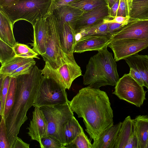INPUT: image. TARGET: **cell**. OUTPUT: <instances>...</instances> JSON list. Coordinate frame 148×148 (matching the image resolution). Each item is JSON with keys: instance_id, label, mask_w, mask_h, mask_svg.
I'll use <instances>...</instances> for the list:
<instances>
[{"instance_id": "5bb4252c", "label": "cell", "mask_w": 148, "mask_h": 148, "mask_svg": "<svg viewBox=\"0 0 148 148\" xmlns=\"http://www.w3.org/2000/svg\"><path fill=\"white\" fill-rule=\"evenodd\" d=\"M111 40L110 36L105 35H92L83 37L76 43L74 53L98 51L108 45Z\"/></svg>"}, {"instance_id": "74e56055", "label": "cell", "mask_w": 148, "mask_h": 148, "mask_svg": "<svg viewBox=\"0 0 148 148\" xmlns=\"http://www.w3.org/2000/svg\"><path fill=\"white\" fill-rule=\"evenodd\" d=\"M129 74L139 84L143 86H145L144 83L140 74L134 69L130 68Z\"/></svg>"}, {"instance_id": "8992f818", "label": "cell", "mask_w": 148, "mask_h": 148, "mask_svg": "<svg viewBox=\"0 0 148 148\" xmlns=\"http://www.w3.org/2000/svg\"><path fill=\"white\" fill-rule=\"evenodd\" d=\"M48 124L47 136H52L64 145L63 127L64 124L74 116L68 103L40 107Z\"/></svg>"}, {"instance_id": "44dd1931", "label": "cell", "mask_w": 148, "mask_h": 148, "mask_svg": "<svg viewBox=\"0 0 148 148\" xmlns=\"http://www.w3.org/2000/svg\"><path fill=\"white\" fill-rule=\"evenodd\" d=\"M14 25L9 18L0 10V39L12 47L17 43L13 34Z\"/></svg>"}, {"instance_id": "d6986e66", "label": "cell", "mask_w": 148, "mask_h": 148, "mask_svg": "<svg viewBox=\"0 0 148 148\" xmlns=\"http://www.w3.org/2000/svg\"><path fill=\"white\" fill-rule=\"evenodd\" d=\"M125 60L130 68L134 69L140 74L144 83V86L148 90V55L136 54Z\"/></svg>"}, {"instance_id": "8d00e7d4", "label": "cell", "mask_w": 148, "mask_h": 148, "mask_svg": "<svg viewBox=\"0 0 148 148\" xmlns=\"http://www.w3.org/2000/svg\"><path fill=\"white\" fill-rule=\"evenodd\" d=\"M107 23L108 24V34L111 38V36L113 34L127 23H119L115 22H110Z\"/></svg>"}, {"instance_id": "7402d4cb", "label": "cell", "mask_w": 148, "mask_h": 148, "mask_svg": "<svg viewBox=\"0 0 148 148\" xmlns=\"http://www.w3.org/2000/svg\"><path fill=\"white\" fill-rule=\"evenodd\" d=\"M136 129L139 148H146L148 140V116L139 115L133 119Z\"/></svg>"}, {"instance_id": "9c48e42d", "label": "cell", "mask_w": 148, "mask_h": 148, "mask_svg": "<svg viewBox=\"0 0 148 148\" xmlns=\"http://www.w3.org/2000/svg\"><path fill=\"white\" fill-rule=\"evenodd\" d=\"M41 71L43 75L53 79L66 89L69 90L74 80L82 75L81 68L75 60L65 63L57 69L45 62Z\"/></svg>"}, {"instance_id": "ba28073f", "label": "cell", "mask_w": 148, "mask_h": 148, "mask_svg": "<svg viewBox=\"0 0 148 148\" xmlns=\"http://www.w3.org/2000/svg\"><path fill=\"white\" fill-rule=\"evenodd\" d=\"M146 92L143 86L128 73L124 74L119 78L112 94L120 99L140 107L146 99Z\"/></svg>"}, {"instance_id": "484cf974", "label": "cell", "mask_w": 148, "mask_h": 148, "mask_svg": "<svg viewBox=\"0 0 148 148\" xmlns=\"http://www.w3.org/2000/svg\"><path fill=\"white\" fill-rule=\"evenodd\" d=\"M108 23H105L103 19L92 25L81 29L75 33L79 32L82 38L88 36L96 35H105L110 36L108 34Z\"/></svg>"}, {"instance_id": "60d3db41", "label": "cell", "mask_w": 148, "mask_h": 148, "mask_svg": "<svg viewBox=\"0 0 148 148\" xmlns=\"http://www.w3.org/2000/svg\"><path fill=\"white\" fill-rule=\"evenodd\" d=\"M29 144L24 142L18 137L16 139L12 148H29Z\"/></svg>"}, {"instance_id": "f546056e", "label": "cell", "mask_w": 148, "mask_h": 148, "mask_svg": "<svg viewBox=\"0 0 148 148\" xmlns=\"http://www.w3.org/2000/svg\"><path fill=\"white\" fill-rule=\"evenodd\" d=\"M15 56L13 47L0 39V62L1 65Z\"/></svg>"}, {"instance_id": "ee69618b", "label": "cell", "mask_w": 148, "mask_h": 148, "mask_svg": "<svg viewBox=\"0 0 148 148\" xmlns=\"http://www.w3.org/2000/svg\"><path fill=\"white\" fill-rule=\"evenodd\" d=\"M117 0H107L109 9Z\"/></svg>"}, {"instance_id": "6da1fadb", "label": "cell", "mask_w": 148, "mask_h": 148, "mask_svg": "<svg viewBox=\"0 0 148 148\" xmlns=\"http://www.w3.org/2000/svg\"><path fill=\"white\" fill-rule=\"evenodd\" d=\"M68 103L72 111L82 118L86 131L96 143L103 132L113 125V110L106 92L90 86L83 88Z\"/></svg>"}, {"instance_id": "ac0fdd59", "label": "cell", "mask_w": 148, "mask_h": 148, "mask_svg": "<svg viewBox=\"0 0 148 148\" xmlns=\"http://www.w3.org/2000/svg\"><path fill=\"white\" fill-rule=\"evenodd\" d=\"M122 122L114 124L106 129L92 148H114Z\"/></svg>"}, {"instance_id": "e575fe53", "label": "cell", "mask_w": 148, "mask_h": 148, "mask_svg": "<svg viewBox=\"0 0 148 148\" xmlns=\"http://www.w3.org/2000/svg\"><path fill=\"white\" fill-rule=\"evenodd\" d=\"M35 60L25 64L16 69L8 75L11 77H16L23 75L29 73L36 65Z\"/></svg>"}, {"instance_id": "30bf717a", "label": "cell", "mask_w": 148, "mask_h": 148, "mask_svg": "<svg viewBox=\"0 0 148 148\" xmlns=\"http://www.w3.org/2000/svg\"><path fill=\"white\" fill-rule=\"evenodd\" d=\"M112 51L116 62L125 59L148 47V40L128 38L111 39L108 45Z\"/></svg>"}, {"instance_id": "52a82bcc", "label": "cell", "mask_w": 148, "mask_h": 148, "mask_svg": "<svg viewBox=\"0 0 148 148\" xmlns=\"http://www.w3.org/2000/svg\"><path fill=\"white\" fill-rule=\"evenodd\" d=\"M66 90L53 79L43 75L33 106L40 108L68 103Z\"/></svg>"}, {"instance_id": "7c38bea8", "label": "cell", "mask_w": 148, "mask_h": 148, "mask_svg": "<svg viewBox=\"0 0 148 148\" xmlns=\"http://www.w3.org/2000/svg\"><path fill=\"white\" fill-rule=\"evenodd\" d=\"M110 9L108 5L97 7L84 12L73 23L75 33L85 27L92 25L103 18L109 16Z\"/></svg>"}, {"instance_id": "ab89813d", "label": "cell", "mask_w": 148, "mask_h": 148, "mask_svg": "<svg viewBox=\"0 0 148 148\" xmlns=\"http://www.w3.org/2000/svg\"><path fill=\"white\" fill-rule=\"evenodd\" d=\"M130 18L129 16L124 17L121 16H117L112 20L104 19V21L106 23L115 22L119 23H126Z\"/></svg>"}, {"instance_id": "5b68a950", "label": "cell", "mask_w": 148, "mask_h": 148, "mask_svg": "<svg viewBox=\"0 0 148 148\" xmlns=\"http://www.w3.org/2000/svg\"><path fill=\"white\" fill-rule=\"evenodd\" d=\"M49 26V34L45 53L41 56L45 62L57 69L63 64L75 60L62 50L60 42L58 23L55 16L50 11L47 16Z\"/></svg>"}, {"instance_id": "7bdbcfd3", "label": "cell", "mask_w": 148, "mask_h": 148, "mask_svg": "<svg viewBox=\"0 0 148 148\" xmlns=\"http://www.w3.org/2000/svg\"><path fill=\"white\" fill-rule=\"evenodd\" d=\"M20 0H0V8L8 7L16 3Z\"/></svg>"}, {"instance_id": "1f68e13d", "label": "cell", "mask_w": 148, "mask_h": 148, "mask_svg": "<svg viewBox=\"0 0 148 148\" xmlns=\"http://www.w3.org/2000/svg\"><path fill=\"white\" fill-rule=\"evenodd\" d=\"M11 77L9 75L0 74V100L4 112Z\"/></svg>"}, {"instance_id": "f6af8a7d", "label": "cell", "mask_w": 148, "mask_h": 148, "mask_svg": "<svg viewBox=\"0 0 148 148\" xmlns=\"http://www.w3.org/2000/svg\"><path fill=\"white\" fill-rule=\"evenodd\" d=\"M146 148H148V140L147 141V145Z\"/></svg>"}, {"instance_id": "b9f144b4", "label": "cell", "mask_w": 148, "mask_h": 148, "mask_svg": "<svg viewBox=\"0 0 148 148\" xmlns=\"http://www.w3.org/2000/svg\"><path fill=\"white\" fill-rule=\"evenodd\" d=\"M120 0H117L110 9L109 16L114 18L116 16Z\"/></svg>"}, {"instance_id": "4dcf8cb0", "label": "cell", "mask_w": 148, "mask_h": 148, "mask_svg": "<svg viewBox=\"0 0 148 148\" xmlns=\"http://www.w3.org/2000/svg\"><path fill=\"white\" fill-rule=\"evenodd\" d=\"M92 144L84 131L78 134L75 139L65 148H92Z\"/></svg>"}, {"instance_id": "277c9868", "label": "cell", "mask_w": 148, "mask_h": 148, "mask_svg": "<svg viewBox=\"0 0 148 148\" xmlns=\"http://www.w3.org/2000/svg\"><path fill=\"white\" fill-rule=\"evenodd\" d=\"M53 0H20L11 6L0 8L14 24L24 20L33 26L40 19L46 17L50 11Z\"/></svg>"}, {"instance_id": "f35d334b", "label": "cell", "mask_w": 148, "mask_h": 148, "mask_svg": "<svg viewBox=\"0 0 148 148\" xmlns=\"http://www.w3.org/2000/svg\"><path fill=\"white\" fill-rule=\"evenodd\" d=\"M75 0H53L50 11L61 6L68 5Z\"/></svg>"}, {"instance_id": "83f0119b", "label": "cell", "mask_w": 148, "mask_h": 148, "mask_svg": "<svg viewBox=\"0 0 148 148\" xmlns=\"http://www.w3.org/2000/svg\"><path fill=\"white\" fill-rule=\"evenodd\" d=\"M16 84V78L11 77L3 117L5 120L7 117L14 102Z\"/></svg>"}, {"instance_id": "836d02e7", "label": "cell", "mask_w": 148, "mask_h": 148, "mask_svg": "<svg viewBox=\"0 0 148 148\" xmlns=\"http://www.w3.org/2000/svg\"><path fill=\"white\" fill-rule=\"evenodd\" d=\"M0 123V148H10L9 142L5 120L1 116Z\"/></svg>"}, {"instance_id": "3957f363", "label": "cell", "mask_w": 148, "mask_h": 148, "mask_svg": "<svg viewBox=\"0 0 148 148\" xmlns=\"http://www.w3.org/2000/svg\"><path fill=\"white\" fill-rule=\"evenodd\" d=\"M108 45L90 58L83 76V84L95 88L115 86L119 78L116 61Z\"/></svg>"}, {"instance_id": "d6a6232c", "label": "cell", "mask_w": 148, "mask_h": 148, "mask_svg": "<svg viewBox=\"0 0 148 148\" xmlns=\"http://www.w3.org/2000/svg\"><path fill=\"white\" fill-rule=\"evenodd\" d=\"M40 147L41 148H65V146L56 138L47 136L42 138Z\"/></svg>"}, {"instance_id": "603a6c76", "label": "cell", "mask_w": 148, "mask_h": 148, "mask_svg": "<svg viewBox=\"0 0 148 148\" xmlns=\"http://www.w3.org/2000/svg\"><path fill=\"white\" fill-rule=\"evenodd\" d=\"M83 131L82 128L74 116L68 120L63 127V134L66 146L72 142L78 134Z\"/></svg>"}, {"instance_id": "e0dca14e", "label": "cell", "mask_w": 148, "mask_h": 148, "mask_svg": "<svg viewBox=\"0 0 148 148\" xmlns=\"http://www.w3.org/2000/svg\"><path fill=\"white\" fill-rule=\"evenodd\" d=\"M56 18L59 26L66 23L72 25L84 12L82 10L69 5H64L50 11Z\"/></svg>"}, {"instance_id": "9a60e30c", "label": "cell", "mask_w": 148, "mask_h": 148, "mask_svg": "<svg viewBox=\"0 0 148 148\" xmlns=\"http://www.w3.org/2000/svg\"><path fill=\"white\" fill-rule=\"evenodd\" d=\"M47 16L38 20L33 26L34 42L32 45L33 47L32 49L41 56L46 52L49 36V26Z\"/></svg>"}, {"instance_id": "8fae6325", "label": "cell", "mask_w": 148, "mask_h": 148, "mask_svg": "<svg viewBox=\"0 0 148 148\" xmlns=\"http://www.w3.org/2000/svg\"><path fill=\"white\" fill-rule=\"evenodd\" d=\"M128 38L148 40V18H130L127 23L111 36V39Z\"/></svg>"}, {"instance_id": "7a4b0ae2", "label": "cell", "mask_w": 148, "mask_h": 148, "mask_svg": "<svg viewBox=\"0 0 148 148\" xmlns=\"http://www.w3.org/2000/svg\"><path fill=\"white\" fill-rule=\"evenodd\" d=\"M43 76L41 70L35 65L29 73L16 77L17 84L15 100L5 119L10 148L18 137L22 125L28 119L27 112L33 106Z\"/></svg>"}, {"instance_id": "d4e9b609", "label": "cell", "mask_w": 148, "mask_h": 148, "mask_svg": "<svg viewBox=\"0 0 148 148\" xmlns=\"http://www.w3.org/2000/svg\"><path fill=\"white\" fill-rule=\"evenodd\" d=\"M34 60L33 58H26L16 56L1 65L0 74L8 75L19 67Z\"/></svg>"}, {"instance_id": "4fadbf2b", "label": "cell", "mask_w": 148, "mask_h": 148, "mask_svg": "<svg viewBox=\"0 0 148 148\" xmlns=\"http://www.w3.org/2000/svg\"><path fill=\"white\" fill-rule=\"evenodd\" d=\"M27 129V134L31 139L37 141L39 144L42 138L47 136V122L40 108L35 107L32 118Z\"/></svg>"}, {"instance_id": "d590c367", "label": "cell", "mask_w": 148, "mask_h": 148, "mask_svg": "<svg viewBox=\"0 0 148 148\" xmlns=\"http://www.w3.org/2000/svg\"><path fill=\"white\" fill-rule=\"evenodd\" d=\"M117 16H121L124 17L129 16L128 0H119Z\"/></svg>"}, {"instance_id": "2e32d148", "label": "cell", "mask_w": 148, "mask_h": 148, "mask_svg": "<svg viewBox=\"0 0 148 148\" xmlns=\"http://www.w3.org/2000/svg\"><path fill=\"white\" fill-rule=\"evenodd\" d=\"M58 29L60 42L62 50L68 55L74 56V49L76 44L75 33L74 27L69 23H65L61 27L59 26L58 23Z\"/></svg>"}, {"instance_id": "cb8c5ba5", "label": "cell", "mask_w": 148, "mask_h": 148, "mask_svg": "<svg viewBox=\"0 0 148 148\" xmlns=\"http://www.w3.org/2000/svg\"><path fill=\"white\" fill-rule=\"evenodd\" d=\"M128 1L130 18H148V0H128Z\"/></svg>"}, {"instance_id": "ffe728a7", "label": "cell", "mask_w": 148, "mask_h": 148, "mask_svg": "<svg viewBox=\"0 0 148 148\" xmlns=\"http://www.w3.org/2000/svg\"><path fill=\"white\" fill-rule=\"evenodd\" d=\"M136 132L133 119L129 116L122 122L114 148H125L130 138Z\"/></svg>"}, {"instance_id": "f1b7e54d", "label": "cell", "mask_w": 148, "mask_h": 148, "mask_svg": "<svg viewBox=\"0 0 148 148\" xmlns=\"http://www.w3.org/2000/svg\"><path fill=\"white\" fill-rule=\"evenodd\" d=\"M13 48L16 56L39 59L38 57V54L26 45L17 42Z\"/></svg>"}, {"instance_id": "4316f807", "label": "cell", "mask_w": 148, "mask_h": 148, "mask_svg": "<svg viewBox=\"0 0 148 148\" xmlns=\"http://www.w3.org/2000/svg\"><path fill=\"white\" fill-rule=\"evenodd\" d=\"M68 5L84 12L100 6L108 5L107 0H75Z\"/></svg>"}]
</instances>
